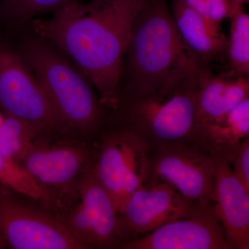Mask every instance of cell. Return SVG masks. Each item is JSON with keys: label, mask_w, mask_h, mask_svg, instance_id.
Segmentation results:
<instances>
[{"label": "cell", "mask_w": 249, "mask_h": 249, "mask_svg": "<svg viewBox=\"0 0 249 249\" xmlns=\"http://www.w3.org/2000/svg\"><path fill=\"white\" fill-rule=\"evenodd\" d=\"M36 142L29 124L0 110V152L4 157L19 165Z\"/></svg>", "instance_id": "obj_17"}, {"label": "cell", "mask_w": 249, "mask_h": 249, "mask_svg": "<svg viewBox=\"0 0 249 249\" xmlns=\"http://www.w3.org/2000/svg\"><path fill=\"white\" fill-rule=\"evenodd\" d=\"M0 239L5 249H84L52 209L1 184Z\"/></svg>", "instance_id": "obj_7"}, {"label": "cell", "mask_w": 249, "mask_h": 249, "mask_svg": "<svg viewBox=\"0 0 249 249\" xmlns=\"http://www.w3.org/2000/svg\"><path fill=\"white\" fill-rule=\"evenodd\" d=\"M149 147L150 143L138 134L115 125L104 129L94 142L93 171L118 214L134 192L146 182Z\"/></svg>", "instance_id": "obj_6"}, {"label": "cell", "mask_w": 249, "mask_h": 249, "mask_svg": "<svg viewBox=\"0 0 249 249\" xmlns=\"http://www.w3.org/2000/svg\"><path fill=\"white\" fill-rule=\"evenodd\" d=\"M152 175L169 183L186 199L212 207L214 163L210 152L183 142L160 144L150 159L147 178Z\"/></svg>", "instance_id": "obj_11"}, {"label": "cell", "mask_w": 249, "mask_h": 249, "mask_svg": "<svg viewBox=\"0 0 249 249\" xmlns=\"http://www.w3.org/2000/svg\"><path fill=\"white\" fill-rule=\"evenodd\" d=\"M204 208L185 198L165 181H156L147 186L144 183L118 214L122 246L168 223L197 213Z\"/></svg>", "instance_id": "obj_10"}, {"label": "cell", "mask_w": 249, "mask_h": 249, "mask_svg": "<svg viewBox=\"0 0 249 249\" xmlns=\"http://www.w3.org/2000/svg\"><path fill=\"white\" fill-rule=\"evenodd\" d=\"M0 110L34 129L36 142L78 139L60 119L17 45L0 40Z\"/></svg>", "instance_id": "obj_5"}, {"label": "cell", "mask_w": 249, "mask_h": 249, "mask_svg": "<svg viewBox=\"0 0 249 249\" xmlns=\"http://www.w3.org/2000/svg\"><path fill=\"white\" fill-rule=\"evenodd\" d=\"M196 76L168 89L142 96L120 98L115 124L160 144L182 142L194 134L197 96Z\"/></svg>", "instance_id": "obj_4"}, {"label": "cell", "mask_w": 249, "mask_h": 249, "mask_svg": "<svg viewBox=\"0 0 249 249\" xmlns=\"http://www.w3.org/2000/svg\"><path fill=\"white\" fill-rule=\"evenodd\" d=\"M17 47L71 133L80 140L96 142L110 125L111 111L101 102L84 72L29 28L22 34Z\"/></svg>", "instance_id": "obj_3"}, {"label": "cell", "mask_w": 249, "mask_h": 249, "mask_svg": "<svg viewBox=\"0 0 249 249\" xmlns=\"http://www.w3.org/2000/svg\"><path fill=\"white\" fill-rule=\"evenodd\" d=\"M231 19L229 55L231 70L240 75L249 76V16L243 7L235 9Z\"/></svg>", "instance_id": "obj_19"}, {"label": "cell", "mask_w": 249, "mask_h": 249, "mask_svg": "<svg viewBox=\"0 0 249 249\" xmlns=\"http://www.w3.org/2000/svg\"><path fill=\"white\" fill-rule=\"evenodd\" d=\"M0 184L19 192L43 203L58 213V204L40 188L35 180L17 163L4 157L0 152Z\"/></svg>", "instance_id": "obj_20"}, {"label": "cell", "mask_w": 249, "mask_h": 249, "mask_svg": "<svg viewBox=\"0 0 249 249\" xmlns=\"http://www.w3.org/2000/svg\"><path fill=\"white\" fill-rule=\"evenodd\" d=\"M203 65L180 35L166 0H146L132 23L118 98L172 88Z\"/></svg>", "instance_id": "obj_2"}, {"label": "cell", "mask_w": 249, "mask_h": 249, "mask_svg": "<svg viewBox=\"0 0 249 249\" xmlns=\"http://www.w3.org/2000/svg\"><path fill=\"white\" fill-rule=\"evenodd\" d=\"M196 81V124L221 120L249 98V77L231 70L214 75L207 65H203L198 71Z\"/></svg>", "instance_id": "obj_14"}, {"label": "cell", "mask_w": 249, "mask_h": 249, "mask_svg": "<svg viewBox=\"0 0 249 249\" xmlns=\"http://www.w3.org/2000/svg\"><path fill=\"white\" fill-rule=\"evenodd\" d=\"M171 14L183 40L204 65L228 55L229 38L222 26L201 17L181 0H173Z\"/></svg>", "instance_id": "obj_15"}, {"label": "cell", "mask_w": 249, "mask_h": 249, "mask_svg": "<svg viewBox=\"0 0 249 249\" xmlns=\"http://www.w3.org/2000/svg\"><path fill=\"white\" fill-rule=\"evenodd\" d=\"M249 135V97L221 120L196 124L194 134L204 142L211 155L227 154Z\"/></svg>", "instance_id": "obj_16"}, {"label": "cell", "mask_w": 249, "mask_h": 249, "mask_svg": "<svg viewBox=\"0 0 249 249\" xmlns=\"http://www.w3.org/2000/svg\"><path fill=\"white\" fill-rule=\"evenodd\" d=\"M233 7L234 11L239 7H243L244 4L248 3L249 0H229Z\"/></svg>", "instance_id": "obj_23"}, {"label": "cell", "mask_w": 249, "mask_h": 249, "mask_svg": "<svg viewBox=\"0 0 249 249\" xmlns=\"http://www.w3.org/2000/svg\"><path fill=\"white\" fill-rule=\"evenodd\" d=\"M146 0L72 3L49 19L28 23L84 72L111 112L118 107L119 82L134 18Z\"/></svg>", "instance_id": "obj_1"}, {"label": "cell", "mask_w": 249, "mask_h": 249, "mask_svg": "<svg viewBox=\"0 0 249 249\" xmlns=\"http://www.w3.org/2000/svg\"><path fill=\"white\" fill-rule=\"evenodd\" d=\"M5 249L4 243L0 239V249Z\"/></svg>", "instance_id": "obj_24"}, {"label": "cell", "mask_w": 249, "mask_h": 249, "mask_svg": "<svg viewBox=\"0 0 249 249\" xmlns=\"http://www.w3.org/2000/svg\"><path fill=\"white\" fill-rule=\"evenodd\" d=\"M213 207L224 235L234 249H249V191L233 173L225 156L212 155Z\"/></svg>", "instance_id": "obj_13"}, {"label": "cell", "mask_w": 249, "mask_h": 249, "mask_svg": "<svg viewBox=\"0 0 249 249\" xmlns=\"http://www.w3.org/2000/svg\"><path fill=\"white\" fill-rule=\"evenodd\" d=\"M78 193L76 204L57 214L63 227L84 249H121L118 213L95 175L92 160L80 178Z\"/></svg>", "instance_id": "obj_9"}, {"label": "cell", "mask_w": 249, "mask_h": 249, "mask_svg": "<svg viewBox=\"0 0 249 249\" xmlns=\"http://www.w3.org/2000/svg\"><path fill=\"white\" fill-rule=\"evenodd\" d=\"M93 152L94 142L80 139L35 142L19 165L58 204V214L79 199L80 178Z\"/></svg>", "instance_id": "obj_8"}, {"label": "cell", "mask_w": 249, "mask_h": 249, "mask_svg": "<svg viewBox=\"0 0 249 249\" xmlns=\"http://www.w3.org/2000/svg\"><path fill=\"white\" fill-rule=\"evenodd\" d=\"M224 156L231 165L235 176L249 191V137Z\"/></svg>", "instance_id": "obj_22"}, {"label": "cell", "mask_w": 249, "mask_h": 249, "mask_svg": "<svg viewBox=\"0 0 249 249\" xmlns=\"http://www.w3.org/2000/svg\"><path fill=\"white\" fill-rule=\"evenodd\" d=\"M124 249H231L213 207L162 226L126 242Z\"/></svg>", "instance_id": "obj_12"}, {"label": "cell", "mask_w": 249, "mask_h": 249, "mask_svg": "<svg viewBox=\"0 0 249 249\" xmlns=\"http://www.w3.org/2000/svg\"><path fill=\"white\" fill-rule=\"evenodd\" d=\"M83 0H0V19L12 26H23L38 15L55 12Z\"/></svg>", "instance_id": "obj_18"}, {"label": "cell", "mask_w": 249, "mask_h": 249, "mask_svg": "<svg viewBox=\"0 0 249 249\" xmlns=\"http://www.w3.org/2000/svg\"><path fill=\"white\" fill-rule=\"evenodd\" d=\"M192 10L213 24L222 26L224 19L231 18L234 9L229 0H181Z\"/></svg>", "instance_id": "obj_21"}]
</instances>
